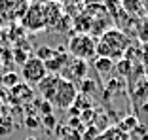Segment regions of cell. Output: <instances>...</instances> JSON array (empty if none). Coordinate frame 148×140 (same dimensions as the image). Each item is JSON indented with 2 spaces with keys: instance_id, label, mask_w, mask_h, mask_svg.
<instances>
[{
  "instance_id": "cell-10",
  "label": "cell",
  "mask_w": 148,
  "mask_h": 140,
  "mask_svg": "<svg viewBox=\"0 0 148 140\" xmlns=\"http://www.w3.org/2000/svg\"><path fill=\"white\" fill-rule=\"evenodd\" d=\"M66 63H69V53L63 51V49L55 51V53H53V57L49 59V61H46V68H48V74H49V72H53V74L61 72V70L66 66Z\"/></svg>"
},
{
  "instance_id": "cell-13",
  "label": "cell",
  "mask_w": 148,
  "mask_h": 140,
  "mask_svg": "<svg viewBox=\"0 0 148 140\" xmlns=\"http://www.w3.org/2000/svg\"><path fill=\"white\" fill-rule=\"evenodd\" d=\"M139 118L137 116H127V118H123L122 121H120V125L118 127L122 129L123 133H127V135H131V133H135V129L139 127Z\"/></svg>"
},
{
  "instance_id": "cell-14",
  "label": "cell",
  "mask_w": 148,
  "mask_h": 140,
  "mask_svg": "<svg viewBox=\"0 0 148 140\" xmlns=\"http://www.w3.org/2000/svg\"><path fill=\"white\" fill-rule=\"evenodd\" d=\"M13 131V119L8 114L0 116V136H8Z\"/></svg>"
},
{
  "instance_id": "cell-11",
  "label": "cell",
  "mask_w": 148,
  "mask_h": 140,
  "mask_svg": "<svg viewBox=\"0 0 148 140\" xmlns=\"http://www.w3.org/2000/svg\"><path fill=\"white\" fill-rule=\"evenodd\" d=\"M95 140H131V136L127 135V133H123L122 129L116 125V127H108L103 133H99Z\"/></svg>"
},
{
  "instance_id": "cell-21",
  "label": "cell",
  "mask_w": 148,
  "mask_h": 140,
  "mask_svg": "<svg viewBox=\"0 0 148 140\" xmlns=\"http://www.w3.org/2000/svg\"><path fill=\"white\" fill-rule=\"evenodd\" d=\"M143 140H148V133H146V135H144V136H143Z\"/></svg>"
},
{
  "instance_id": "cell-2",
  "label": "cell",
  "mask_w": 148,
  "mask_h": 140,
  "mask_svg": "<svg viewBox=\"0 0 148 140\" xmlns=\"http://www.w3.org/2000/svg\"><path fill=\"white\" fill-rule=\"evenodd\" d=\"M76 99H78L76 85L65 78H59V83H57L51 101H49L51 106H57V108H61V110H70L74 106V102H76Z\"/></svg>"
},
{
  "instance_id": "cell-18",
  "label": "cell",
  "mask_w": 148,
  "mask_h": 140,
  "mask_svg": "<svg viewBox=\"0 0 148 140\" xmlns=\"http://www.w3.org/2000/svg\"><path fill=\"white\" fill-rule=\"evenodd\" d=\"M44 125H46V127H49V129H53V127H55V118H53L51 114H49V116H44Z\"/></svg>"
},
{
  "instance_id": "cell-20",
  "label": "cell",
  "mask_w": 148,
  "mask_h": 140,
  "mask_svg": "<svg viewBox=\"0 0 148 140\" xmlns=\"http://www.w3.org/2000/svg\"><path fill=\"white\" fill-rule=\"evenodd\" d=\"M29 2H31V4H48V2H51V0H29Z\"/></svg>"
},
{
  "instance_id": "cell-6",
  "label": "cell",
  "mask_w": 148,
  "mask_h": 140,
  "mask_svg": "<svg viewBox=\"0 0 148 140\" xmlns=\"http://www.w3.org/2000/svg\"><path fill=\"white\" fill-rule=\"evenodd\" d=\"M23 27L31 32H38L48 29V21H46V12H44V4H31L29 12L25 13V17L21 19Z\"/></svg>"
},
{
  "instance_id": "cell-7",
  "label": "cell",
  "mask_w": 148,
  "mask_h": 140,
  "mask_svg": "<svg viewBox=\"0 0 148 140\" xmlns=\"http://www.w3.org/2000/svg\"><path fill=\"white\" fill-rule=\"evenodd\" d=\"M87 72V63L82 61V59H69L66 66L63 68V76L61 78L69 80V82H84V76Z\"/></svg>"
},
{
  "instance_id": "cell-9",
  "label": "cell",
  "mask_w": 148,
  "mask_h": 140,
  "mask_svg": "<svg viewBox=\"0 0 148 140\" xmlns=\"http://www.w3.org/2000/svg\"><path fill=\"white\" fill-rule=\"evenodd\" d=\"M59 78H61V76H57V74H48L38 83V91H40V95H42L44 101H48V102L51 101L53 91H55L57 83H59Z\"/></svg>"
},
{
  "instance_id": "cell-16",
  "label": "cell",
  "mask_w": 148,
  "mask_h": 140,
  "mask_svg": "<svg viewBox=\"0 0 148 140\" xmlns=\"http://www.w3.org/2000/svg\"><path fill=\"white\" fill-rule=\"evenodd\" d=\"M36 51H38V53H36L34 57H38L40 61H44V63H46V61H49V59L53 57V53H55L51 48H48V46H42V48H38Z\"/></svg>"
},
{
  "instance_id": "cell-4",
  "label": "cell",
  "mask_w": 148,
  "mask_h": 140,
  "mask_svg": "<svg viewBox=\"0 0 148 140\" xmlns=\"http://www.w3.org/2000/svg\"><path fill=\"white\" fill-rule=\"evenodd\" d=\"M31 8L29 0H0V21L15 23L25 17Z\"/></svg>"
},
{
  "instance_id": "cell-17",
  "label": "cell",
  "mask_w": 148,
  "mask_h": 140,
  "mask_svg": "<svg viewBox=\"0 0 148 140\" xmlns=\"http://www.w3.org/2000/svg\"><path fill=\"white\" fill-rule=\"evenodd\" d=\"M114 68H116L122 76H127V74L131 72V63L123 59V61H120V63H118V66H114Z\"/></svg>"
},
{
  "instance_id": "cell-22",
  "label": "cell",
  "mask_w": 148,
  "mask_h": 140,
  "mask_svg": "<svg viewBox=\"0 0 148 140\" xmlns=\"http://www.w3.org/2000/svg\"><path fill=\"white\" fill-rule=\"evenodd\" d=\"M27 140H36V138H32V136H29V138H27Z\"/></svg>"
},
{
  "instance_id": "cell-8",
  "label": "cell",
  "mask_w": 148,
  "mask_h": 140,
  "mask_svg": "<svg viewBox=\"0 0 148 140\" xmlns=\"http://www.w3.org/2000/svg\"><path fill=\"white\" fill-rule=\"evenodd\" d=\"M10 95H12V101L15 104H23V102H29L34 97V91H32V85L19 82L13 89H10Z\"/></svg>"
},
{
  "instance_id": "cell-1",
  "label": "cell",
  "mask_w": 148,
  "mask_h": 140,
  "mask_svg": "<svg viewBox=\"0 0 148 140\" xmlns=\"http://www.w3.org/2000/svg\"><path fill=\"white\" fill-rule=\"evenodd\" d=\"M127 48H129V38L122 31L110 29V31L103 32V36L97 42V55L114 61V59H122Z\"/></svg>"
},
{
  "instance_id": "cell-19",
  "label": "cell",
  "mask_w": 148,
  "mask_h": 140,
  "mask_svg": "<svg viewBox=\"0 0 148 140\" xmlns=\"http://www.w3.org/2000/svg\"><path fill=\"white\" fill-rule=\"evenodd\" d=\"M27 59H29V57H27V53H25V51L21 53V49H15V61H17V63H21V65H23Z\"/></svg>"
},
{
  "instance_id": "cell-3",
  "label": "cell",
  "mask_w": 148,
  "mask_h": 140,
  "mask_svg": "<svg viewBox=\"0 0 148 140\" xmlns=\"http://www.w3.org/2000/svg\"><path fill=\"white\" fill-rule=\"evenodd\" d=\"M69 53L74 59H82L87 61L97 55V42L89 34H76L69 40Z\"/></svg>"
},
{
  "instance_id": "cell-12",
  "label": "cell",
  "mask_w": 148,
  "mask_h": 140,
  "mask_svg": "<svg viewBox=\"0 0 148 140\" xmlns=\"http://www.w3.org/2000/svg\"><path fill=\"white\" fill-rule=\"evenodd\" d=\"M95 70L101 76L110 74L114 70V61H110V59H106V57H97L95 59Z\"/></svg>"
},
{
  "instance_id": "cell-15",
  "label": "cell",
  "mask_w": 148,
  "mask_h": 140,
  "mask_svg": "<svg viewBox=\"0 0 148 140\" xmlns=\"http://www.w3.org/2000/svg\"><path fill=\"white\" fill-rule=\"evenodd\" d=\"M0 82H2V85H4V87L13 89L19 83V74H15V72H8V74H4L2 78H0Z\"/></svg>"
},
{
  "instance_id": "cell-5",
  "label": "cell",
  "mask_w": 148,
  "mask_h": 140,
  "mask_svg": "<svg viewBox=\"0 0 148 140\" xmlns=\"http://www.w3.org/2000/svg\"><path fill=\"white\" fill-rule=\"evenodd\" d=\"M46 76H48L46 63L40 61L38 57H29L21 65V78L25 80V83H29V85H38Z\"/></svg>"
}]
</instances>
